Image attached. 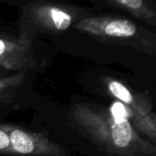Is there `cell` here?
Instances as JSON below:
<instances>
[{"instance_id": "obj_1", "label": "cell", "mask_w": 156, "mask_h": 156, "mask_svg": "<svg viewBox=\"0 0 156 156\" xmlns=\"http://www.w3.org/2000/svg\"><path fill=\"white\" fill-rule=\"evenodd\" d=\"M127 107L115 101L108 108L76 103L69 119L101 151L111 156H156L154 144L144 139L130 121Z\"/></svg>"}, {"instance_id": "obj_2", "label": "cell", "mask_w": 156, "mask_h": 156, "mask_svg": "<svg viewBox=\"0 0 156 156\" xmlns=\"http://www.w3.org/2000/svg\"><path fill=\"white\" fill-rule=\"evenodd\" d=\"M74 27L105 44L130 47L152 55L155 53L154 35L127 18L85 16Z\"/></svg>"}, {"instance_id": "obj_3", "label": "cell", "mask_w": 156, "mask_h": 156, "mask_svg": "<svg viewBox=\"0 0 156 156\" xmlns=\"http://www.w3.org/2000/svg\"><path fill=\"white\" fill-rule=\"evenodd\" d=\"M81 18L80 10L75 6L45 1L29 2L23 7L20 35L32 39L37 33H61Z\"/></svg>"}, {"instance_id": "obj_4", "label": "cell", "mask_w": 156, "mask_h": 156, "mask_svg": "<svg viewBox=\"0 0 156 156\" xmlns=\"http://www.w3.org/2000/svg\"><path fill=\"white\" fill-rule=\"evenodd\" d=\"M59 144L41 133L18 126L0 123V155L65 156Z\"/></svg>"}, {"instance_id": "obj_5", "label": "cell", "mask_w": 156, "mask_h": 156, "mask_svg": "<svg viewBox=\"0 0 156 156\" xmlns=\"http://www.w3.org/2000/svg\"><path fill=\"white\" fill-rule=\"evenodd\" d=\"M0 67L17 72H27L37 67L32 39L19 35L18 37H0Z\"/></svg>"}, {"instance_id": "obj_6", "label": "cell", "mask_w": 156, "mask_h": 156, "mask_svg": "<svg viewBox=\"0 0 156 156\" xmlns=\"http://www.w3.org/2000/svg\"><path fill=\"white\" fill-rule=\"evenodd\" d=\"M105 83L111 96L129 109L132 124L135 125L142 119L154 113L149 96L134 92L122 82L112 78H106Z\"/></svg>"}, {"instance_id": "obj_7", "label": "cell", "mask_w": 156, "mask_h": 156, "mask_svg": "<svg viewBox=\"0 0 156 156\" xmlns=\"http://www.w3.org/2000/svg\"><path fill=\"white\" fill-rule=\"evenodd\" d=\"M111 6L124 10L137 19L150 23L155 26L156 12L144 0H108L106 1Z\"/></svg>"}, {"instance_id": "obj_8", "label": "cell", "mask_w": 156, "mask_h": 156, "mask_svg": "<svg viewBox=\"0 0 156 156\" xmlns=\"http://www.w3.org/2000/svg\"><path fill=\"white\" fill-rule=\"evenodd\" d=\"M25 72H17L16 74L0 78V102L9 100L16 92L17 88L25 80Z\"/></svg>"}, {"instance_id": "obj_9", "label": "cell", "mask_w": 156, "mask_h": 156, "mask_svg": "<svg viewBox=\"0 0 156 156\" xmlns=\"http://www.w3.org/2000/svg\"><path fill=\"white\" fill-rule=\"evenodd\" d=\"M2 69H2V68H1V67H0V71H1V70H2Z\"/></svg>"}]
</instances>
